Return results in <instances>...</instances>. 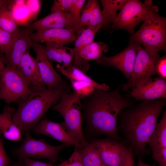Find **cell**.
Instances as JSON below:
<instances>
[{"label":"cell","instance_id":"cell-40","mask_svg":"<svg viewBox=\"0 0 166 166\" xmlns=\"http://www.w3.org/2000/svg\"><path fill=\"white\" fill-rule=\"evenodd\" d=\"M142 158H138L136 166H155V163L151 165L147 164L143 161Z\"/></svg>","mask_w":166,"mask_h":166},{"label":"cell","instance_id":"cell-12","mask_svg":"<svg viewBox=\"0 0 166 166\" xmlns=\"http://www.w3.org/2000/svg\"><path fill=\"white\" fill-rule=\"evenodd\" d=\"M129 96L136 101L166 99V79L160 77L142 79L132 88Z\"/></svg>","mask_w":166,"mask_h":166},{"label":"cell","instance_id":"cell-29","mask_svg":"<svg viewBox=\"0 0 166 166\" xmlns=\"http://www.w3.org/2000/svg\"><path fill=\"white\" fill-rule=\"evenodd\" d=\"M127 0H101L102 11L104 13L113 15H117L116 12L120 10L126 2Z\"/></svg>","mask_w":166,"mask_h":166},{"label":"cell","instance_id":"cell-19","mask_svg":"<svg viewBox=\"0 0 166 166\" xmlns=\"http://www.w3.org/2000/svg\"><path fill=\"white\" fill-rule=\"evenodd\" d=\"M17 69L28 83L31 89L37 92L46 88L42 78L35 59L27 52L22 58Z\"/></svg>","mask_w":166,"mask_h":166},{"label":"cell","instance_id":"cell-35","mask_svg":"<svg viewBox=\"0 0 166 166\" xmlns=\"http://www.w3.org/2000/svg\"><path fill=\"white\" fill-rule=\"evenodd\" d=\"M72 0H54L51 9H58L63 12L70 13Z\"/></svg>","mask_w":166,"mask_h":166},{"label":"cell","instance_id":"cell-30","mask_svg":"<svg viewBox=\"0 0 166 166\" xmlns=\"http://www.w3.org/2000/svg\"><path fill=\"white\" fill-rule=\"evenodd\" d=\"M73 91L76 92L80 99L90 94L96 89L92 85L84 82L70 81Z\"/></svg>","mask_w":166,"mask_h":166},{"label":"cell","instance_id":"cell-20","mask_svg":"<svg viewBox=\"0 0 166 166\" xmlns=\"http://www.w3.org/2000/svg\"><path fill=\"white\" fill-rule=\"evenodd\" d=\"M107 45L101 42L93 41L83 47L78 53L74 55L73 65L85 74L90 68L89 61H95L108 51Z\"/></svg>","mask_w":166,"mask_h":166},{"label":"cell","instance_id":"cell-43","mask_svg":"<svg viewBox=\"0 0 166 166\" xmlns=\"http://www.w3.org/2000/svg\"><path fill=\"white\" fill-rule=\"evenodd\" d=\"M2 134L1 132H0V138H1V136H2Z\"/></svg>","mask_w":166,"mask_h":166},{"label":"cell","instance_id":"cell-36","mask_svg":"<svg viewBox=\"0 0 166 166\" xmlns=\"http://www.w3.org/2000/svg\"><path fill=\"white\" fill-rule=\"evenodd\" d=\"M156 74L159 77L166 79V56L160 57L156 66Z\"/></svg>","mask_w":166,"mask_h":166},{"label":"cell","instance_id":"cell-4","mask_svg":"<svg viewBox=\"0 0 166 166\" xmlns=\"http://www.w3.org/2000/svg\"><path fill=\"white\" fill-rule=\"evenodd\" d=\"M150 12L140 29L132 34L129 43L136 42L156 52L166 50V18Z\"/></svg>","mask_w":166,"mask_h":166},{"label":"cell","instance_id":"cell-15","mask_svg":"<svg viewBox=\"0 0 166 166\" xmlns=\"http://www.w3.org/2000/svg\"><path fill=\"white\" fill-rule=\"evenodd\" d=\"M31 32L20 29L3 60L7 67L17 69L23 55L32 47L34 42L30 36Z\"/></svg>","mask_w":166,"mask_h":166},{"label":"cell","instance_id":"cell-18","mask_svg":"<svg viewBox=\"0 0 166 166\" xmlns=\"http://www.w3.org/2000/svg\"><path fill=\"white\" fill-rule=\"evenodd\" d=\"M30 37L34 42L62 46L76 40L74 29L54 28L35 33L31 32Z\"/></svg>","mask_w":166,"mask_h":166},{"label":"cell","instance_id":"cell-21","mask_svg":"<svg viewBox=\"0 0 166 166\" xmlns=\"http://www.w3.org/2000/svg\"><path fill=\"white\" fill-rule=\"evenodd\" d=\"M14 107L7 106L0 114V132L6 139L13 141L22 140L21 132L12 119Z\"/></svg>","mask_w":166,"mask_h":166},{"label":"cell","instance_id":"cell-23","mask_svg":"<svg viewBox=\"0 0 166 166\" xmlns=\"http://www.w3.org/2000/svg\"><path fill=\"white\" fill-rule=\"evenodd\" d=\"M56 67L59 71L69 80L70 82L77 81L86 82L92 85L97 89L109 90V87L106 84L98 83L73 65L63 66L57 64Z\"/></svg>","mask_w":166,"mask_h":166},{"label":"cell","instance_id":"cell-1","mask_svg":"<svg viewBox=\"0 0 166 166\" xmlns=\"http://www.w3.org/2000/svg\"><path fill=\"white\" fill-rule=\"evenodd\" d=\"M121 85L111 91L95 89L80 99L82 120L95 136L105 135L118 142H124L117 131V118L122 110L136 105L130 98L121 95Z\"/></svg>","mask_w":166,"mask_h":166},{"label":"cell","instance_id":"cell-11","mask_svg":"<svg viewBox=\"0 0 166 166\" xmlns=\"http://www.w3.org/2000/svg\"><path fill=\"white\" fill-rule=\"evenodd\" d=\"M90 142L97 149L106 166H122L128 150L124 142H117L108 137Z\"/></svg>","mask_w":166,"mask_h":166},{"label":"cell","instance_id":"cell-42","mask_svg":"<svg viewBox=\"0 0 166 166\" xmlns=\"http://www.w3.org/2000/svg\"><path fill=\"white\" fill-rule=\"evenodd\" d=\"M4 63L3 59H2L0 57V77H1V71L2 67V64Z\"/></svg>","mask_w":166,"mask_h":166},{"label":"cell","instance_id":"cell-2","mask_svg":"<svg viewBox=\"0 0 166 166\" xmlns=\"http://www.w3.org/2000/svg\"><path fill=\"white\" fill-rule=\"evenodd\" d=\"M166 104L164 99L144 100L119 113L117 131L133 156L142 158L150 154L148 142Z\"/></svg>","mask_w":166,"mask_h":166},{"label":"cell","instance_id":"cell-7","mask_svg":"<svg viewBox=\"0 0 166 166\" xmlns=\"http://www.w3.org/2000/svg\"><path fill=\"white\" fill-rule=\"evenodd\" d=\"M35 92L21 73L17 69L7 67L4 63L2 67L0 80V99L10 104Z\"/></svg>","mask_w":166,"mask_h":166},{"label":"cell","instance_id":"cell-31","mask_svg":"<svg viewBox=\"0 0 166 166\" xmlns=\"http://www.w3.org/2000/svg\"><path fill=\"white\" fill-rule=\"evenodd\" d=\"M18 32L11 33L0 27V50L2 52L6 54L7 52Z\"/></svg>","mask_w":166,"mask_h":166},{"label":"cell","instance_id":"cell-16","mask_svg":"<svg viewBox=\"0 0 166 166\" xmlns=\"http://www.w3.org/2000/svg\"><path fill=\"white\" fill-rule=\"evenodd\" d=\"M51 12L45 17L29 24L26 26V29L32 32L34 30L41 31L57 28L74 29L69 13L58 9H51Z\"/></svg>","mask_w":166,"mask_h":166},{"label":"cell","instance_id":"cell-27","mask_svg":"<svg viewBox=\"0 0 166 166\" xmlns=\"http://www.w3.org/2000/svg\"><path fill=\"white\" fill-rule=\"evenodd\" d=\"M117 16L104 13L101 10L99 1L94 0L91 16L86 26L90 27L102 25L104 26L113 24Z\"/></svg>","mask_w":166,"mask_h":166},{"label":"cell","instance_id":"cell-33","mask_svg":"<svg viewBox=\"0 0 166 166\" xmlns=\"http://www.w3.org/2000/svg\"><path fill=\"white\" fill-rule=\"evenodd\" d=\"M42 1L38 0H26L25 4L30 13L31 21L35 20L39 14Z\"/></svg>","mask_w":166,"mask_h":166},{"label":"cell","instance_id":"cell-24","mask_svg":"<svg viewBox=\"0 0 166 166\" xmlns=\"http://www.w3.org/2000/svg\"><path fill=\"white\" fill-rule=\"evenodd\" d=\"M77 149L83 166H106L97 149L90 141L86 146Z\"/></svg>","mask_w":166,"mask_h":166},{"label":"cell","instance_id":"cell-34","mask_svg":"<svg viewBox=\"0 0 166 166\" xmlns=\"http://www.w3.org/2000/svg\"><path fill=\"white\" fill-rule=\"evenodd\" d=\"M57 166H83L77 148L74 150L69 158Z\"/></svg>","mask_w":166,"mask_h":166},{"label":"cell","instance_id":"cell-32","mask_svg":"<svg viewBox=\"0 0 166 166\" xmlns=\"http://www.w3.org/2000/svg\"><path fill=\"white\" fill-rule=\"evenodd\" d=\"M94 2V0H88L82 8L79 26V34L83 29V27L86 26L90 18Z\"/></svg>","mask_w":166,"mask_h":166},{"label":"cell","instance_id":"cell-8","mask_svg":"<svg viewBox=\"0 0 166 166\" xmlns=\"http://www.w3.org/2000/svg\"><path fill=\"white\" fill-rule=\"evenodd\" d=\"M25 138L21 145L13 150L19 159L25 158H45L51 163L59 160L58 155L63 148L69 146L62 144L57 146L48 144L44 139H36L31 136L29 131L26 132Z\"/></svg>","mask_w":166,"mask_h":166},{"label":"cell","instance_id":"cell-5","mask_svg":"<svg viewBox=\"0 0 166 166\" xmlns=\"http://www.w3.org/2000/svg\"><path fill=\"white\" fill-rule=\"evenodd\" d=\"M52 109L62 116L64 122L70 133L83 146L87 145L88 142L85 139L82 130L81 107L78 94L73 91L64 95Z\"/></svg>","mask_w":166,"mask_h":166},{"label":"cell","instance_id":"cell-22","mask_svg":"<svg viewBox=\"0 0 166 166\" xmlns=\"http://www.w3.org/2000/svg\"><path fill=\"white\" fill-rule=\"evenodd\" d=\"M43 46L46 56L51 62L56 61L63 66L72 65L74 53L72 48L49 44Z\"/></svg>","mask_w":166,"mask_h":166},{"label":"cell","instance_id":"cell-38","mask_svg":"<svg viewBox=\"0 0 166 166\" xmlns=\"http://www.w3.org/2000/svg\"><path fill=\"white\" fill-rule=\"evenodd\" d=\"M20 160L23 161L24 166H57L53 165L50 162H43L33 160L29 158H25Z\"/></svg>","mask_w":166,"mask_h":166},{"label":"cell","instance_id":"cell-13","mask_svg":"<svg viewBox=\"0 0 166 166\" xmlns=\"http://www.w3.org/2000/svg\"><path fill=\"white\" fill-rule=\"evenodd\" d=\"M32 130L37 135L41 134L49 136L68 146L73 145L75 148L83 147L70 133L64 122L56 123L45 118Z\"/></svg>","mask_w":166,"mask_h":166},{"label":"cell","instance_id":"cell-6","mask_svg":"<svg viewBox=\"0 0 166 166\" xmlns=\"http://www.w3.org/2000/svg\"><path fill=\"white\" fill-rule=\"evenodd\" d=\"M158 7L153 5L151 0L143 3L139 0H127L113 22V27L126 30L132 34L135 26L144 21L150 12H158Z\"/></svg>","mask_w":166,"mask_h":166},{"label":"cell","instance_id":"cell-10","mask_svg":"<svg viewBox=\"0 0 166 166\" xmlns=\"http://www.w3.org/2000/svg\"><path fill=\"white\" fill-rule=\"evenodd\" d=\"M138 42L129 43L128 47L119 53L111 57L102 55L96 62L106 67H113L120 70L129 81L137 53L141 46Z\"/></svg>","mask_w":166,"mask_h":166},{"label":"cell","instance_id":"cell-25","mask_svg":"<svg viewBox=\"0 0 166 166\" xmlns=\"http://www.w3.org/2000/svg\"><path fill=\"white\" fill-rule=\"evenodd\" d=\"M19 26L13 17L6 0H0V27L10 32L16 33L20 29Z\"/></svg>","mask_w":166,"mask_h":166},{"label":"cell","instance_id":"cell-9","mask_svg":"<svg viewBox=\"0 0 166 166\" xmlns=\"http://www.w3.org/2000/svg\"><path fill=\"white\" fill-rule=\"evenodd\" d=\"M160 57L158 53L141 46L136 56L130 80L122 85V90L132 89L139 80L156 74V66Z\"/></svg>","mask_w":166,"mask_h":166},{"label":"cell","instance_id":"cell-37","mask_svg":"<svg viewBox=\"0 0 166 166\" xmlns=\"http://www.w3.org/2000/svg\"><path fill=\"white\" fill-rule=\"evenodd\" d=\"M2 138H0V166H8L12 163L5 151Z\"/></svg>","mask_w":166,"mask_h":166},{"label":"cell","instance_id":"cell-26","mask_svg":"<svg viewBox=\"0 0 166 166\" xmlns=\"http://www.w3.org/2000/svg\"><path fill=\"white\" fill-rule=\"evenodd\" d=\"M104 27L102 25L88 27L83 29L77 36L75 46L72 48L74 55L77 54L84 46L94 41L95 35L97 32Z\"/></svg>","mask_w":166,"mask_h":166},{"label":"cell","instance_id":"cell-28","mask_svg":"<svg viewBox=\"0 0 166 166\" xmlns=\"http://www.w3.org/2000/svg\"><path fill=\"white\" fill-rule=\"evenodd\" d=\"M85 0H72V5L69 13L76 34L79 33L81 12Z\"/></svg>","mask_w":166,"mask_h":166},{"label":"cell","instance_id":"cell-14","mask_svg":"<svg viewBox=\"0 0 166 166\" xmlns=\"http://www.w3.org/2000/svg\"><path fill=\"white\" fill-rule=\"evenodd\" d=\"M32 47L35 53V59L46 88L52 89L60 86L64 81L54 69L52 62L47 57L43 45L34 42Z\"/></svg>","mask_w":166,"mask_h":166},{"label":"cell","instance_id":"cell-39","mask_svg":"<svg viewBox=\"0 0 166 166\" xmlns=\"http://www.w3.org/2000/svg\"><path fill=\"white\" fill-rule=\"evenodd\" d=\"M122 166H136L132 150L129 148Z\"/></svg>","mask_w":166,"mask_h":166},{"label":"cell","instance_id":"cell-41","mask_svg":"<svg viewBox=\"0 0 166 166\" xmlns=\"http://www.w3.org/2000/svg\"><path fill=\"white\" fill-rule=\"evenodd\" d=\"M10 166H24L23 161L19 159V160L17 162Z\"/></svg>","mask_w":166,"mask_h":166},{"label":"cell","instance_id":"cell-17","mask_svg":"<svg viewBox=\"0 0 166 166\" xmlns=\"http://www.w3.org/2000/svg\"><path fill=\"white\" fill-rule=\"evenodd\" d=\"M152 157L159 166H166V111L163 113L160 121L148 142Z\"/></svg>","mask_w":166,"mask_h":166},{"label":"cell","instance_id":"cell-3","mask_svg":"<svg viewBox=\"0 0 166 166\" xmlns=\"http://www.w3.org/2000/svg\"><path fill=\"white\" fill-rule=\"evenodd\" d=\"M72 89L71 85L65 81L55 89H46L18 99L14 101L18 107L13 115V121L21 133L33 130L47 111Z\"/></svg>","mask_w":166,"mask_h":166}]
</instances>
